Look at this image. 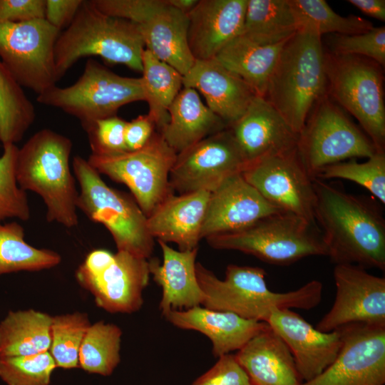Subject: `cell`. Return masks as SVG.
Listing matches in <instances>:
<instances>
[{
  "label": "cell",
  "mask_w": 385,
  "mask_h": 385,
  "mask_svg": "<svg viewBox=\"0 0 385 385\" xmlns=\"http://www.w3.org/2000/svg\"><path fill=\"white\" fill-rule=\"evenodd\" d=\"M205 239L215 249L240 251L277 265H289L311 256H327L317 225L285 212L262 218L242 230Z\"/></svg>",
  "instance_id": "7"
},
{
  "label": "cell",
  "mask_w": 385,
  "mask_h": 385,
  "mask_svg": "<svg viewBox=\"0 0 385 385\" xmlns=\"http://www.w3.org/2000/svg\"><path fill=\"white\" fill-rule=\"evenodd\" d=\"M183 84L200 92L209 108L227 126L242 115L256 96L243 80L216 58L195 60L183 76Z\"/></svg>",
  "instance_id": "22"
},
{
  "label": "cell",
  "mask_w": 385,
  "mask_h": 385,
  "mask_svg": "<svg viewBox=\"0 0 385 385\" xmlns=\"http://www.w3.org/2000/svg\"><path fill=\"white\" fill-rule=\"evenodd\" d=\"M163 252V262L150 259V273L162 287L159 309L163 315L170 310H186L202 304L205 294L196 276L195 259L198 248L180 251L158 241Z\"/></svg>",
  "instance_id": "25"
},
{
  "label": "cell",
  "mask_w": 385,
  "mask_h": 385,
  "mask_svg": "<svg viewBox=\"0 0 385 385\" xmlns=\"http://www.w3.org/2000/svg\"><path fill=\"white\" fill-rule=\"evenodd\" d=\"M195 271L205 294L204 307L247 319L267 322L274 309L309 310L322 300V284L316 279L295 290L275 292L268 288L266 272L259 267L229 265L223 280L200 263H196Z\"/></svg>",
  "instance_id": "2"
},
{
  "label": "cell",
  "mask_w": 385,
  "mask_h": 385,
  "mask_svg": "<svg viewBox=\"0 0 385 385\" xmlns=\"http://www.w3.org/2000/svg\"><path fill=\"white\" fill-rule=\"evenodd\" d=\"M314 220L336 265L385 270V219L376 200L314 178Z\"/></svg>",
  "instance_id": "1"
},
{
  "label": "cell",
  "mask_w": 385,
  "mask_h": 385,
  "mask_svg": "<svg viewBox=\"0 0 385 385\" xmlns=\"http://www.w3.org/2000/svg\"><path fill=\"white\" fill-rule=\"evenodd\" d=\"M155 123L148 113L126 122L125 141L128 151L137 150L145 146L155 132Z\"/></svg>",
  "instance_id": "46"
},
{
  "label": "cell",
  "mask_w": 385,
  "mask_h": 385,
  "mask_svg": "<svg viewBox=\"0 0 385 385\" xmlns=\"http://www.w3.org/2000/svg\"><path fill=\"white\" fill-rule=\"evenodd\" d=\"M247 0H199L188 14V40L195 60L215 58L241 35Z\"/></svg>",
  "instance_id": "21"
},
{
  "label": "cell",
  "mask_w": 385,
  "mask_h": 385,
  "mask_svg": "<svg viewBox=\"0 0 385 385\" xmlns=\"http://www.w3.org/2000/svg\"><path fill=\"white\" fill-rule=\"evenodd\" d=\"M246 164L228 127L177 154L169 175L173 192H212Z\"/></svg>",
  "instance_id": "14"
},
{
  "label": "cell",
  "mask_w": 385,
  "mask_h": 385,
  "mask_svg": "<svg viewBox=\"0 0 385 385\" xmlns=\"http://www.w3.org/2000/svg\"><path fill=\"white\" fill-rule=\"evenodd\" d=\"M52 319L34 309L10 312L0 324V357L49 351Z\"/></svg>",
  "instance_id": "30"
},
{
  "label": "cell",
  "mask_w": 385,
  "mask_h": 385,
  "mask_svg": "<svg viewBox=\"0 0 385 385\" xmlns=\"http://www.w3.org/2000/svg\"><path fill=\"white\" fill-rule=\"evenodd\" d=\"M24 229L17 222L0 223V275L19 271H40L58 265L61 255L38 249L24 240Z\"/></svg>",
  "instance_id": "34"
},
{
  "label": "cell",
  "mask_w": 385,
  "mask_h": 385,
  "mask_svg": "<svg viewBox=\"0 0 385 385\" xmlns=\"http://www.w3.org/2000/svg\"><path fill=\"white\" fill-rule=\"evenodd\" d=\"M144 50V41L136 24L106 15L92 1H83L72 22L60 32L56 41L57 81L80 58L91 56L141 73Z\"/></svg>",
  "instance_id": "4"
},
{
  "label": "cell",
  "mask_w": 385,
  "mask_h": 385,
  "mask_svg": "<svg viewBox=\"0 0 385 385\" xmlns=\"http://www.w3.org/2000/svg\"><path fill=\"white\" fill-rule=\"evenodd\" d=\"M36 118L34 104L0 59V141L22 140Z\"/></svg>",
  "instance_id": "35"
},
{
  "label": "cell",
  "mask_w": 385,
  "mask_h": 385,
  "mask_svg": "<svg viewBox=\"0 0 385 385\" xmlns=\"http://www.w3.org/2000/svg\"><path fill=\"white\" fill-rule=\"evenodd\" d=\"M279 212L282 211L267 201L242 173L235 175L210 192L201 238L242 230Z\"/></svg>",
  "instance_id": "19"
},
{
  "label": "cell",
  "mask_w": 385,
  "mask_h": 385,
  "mask_svg": "<svg viewBox=\"0 0 385 385\" xmlns=\"http://www.w3.org/2000/svg\"><path fill=\"white\" fill-rule=\"evenodd\" d=\"M338 329L342 345L337 357L302 385H384L385 327L350 324Z\"/></svg>",
  "instance_id": "15"
},
{
  "label": "cell",
  "mask_w": 385,
  "mask_h": 385,
  "mask_svg": "<svg viewBox=\"0 0 385 385\" xmlns=\"http://www.w3.org/2000/svg\"><path fill=\"white\" fill-rule=\"evenodd\" d=\"M329 53L339 56H359L385 65V27H374L359 34H332L328 38Z\"/></svg>",
  "instance_id": "41"
},
{
  "label": "cell",
  "mask_w": 385,
  "mask_h": 385,
  "mask_svg": "<svg viewBox=\"0 0 385 385\" xmlns=\"http://www.w3.org/2000/svg\"><path fill=\"white\" fill-rule=\"evenodd\" d=\"M267 323L284 341L303 381L320 374L337 357L342 345L339 329L317 330L291 309H274Z\"/></svg>",
  "instance_id": "17"
},
{
  "label": "cell",
  "mask_w": 385,
  "mask_h": 385,
  "mask_svg": "<svg viewBox=\"0 0 385 385\" xmlns=\"http://www.w3.org/2000/svg\"><path fill=\"white\" fill-rule=\"evenodd\" d=\"M218 358L214 366L192 385H252L235 354H227Z\"/></svg>",
  "instance_id": "44"
},
{
  "label": "cell",
  "mask_w": 385,
  "mask_h": 385,
  "mask_svg": "<svg viewBox=\"0 0 385 385\" xmlns=\"http://www.w3.org/2000/svg\"><path fill=\"white\" fill-rule=\"evenodd\" d=\"M72 148L68 137L41 129L19 148L16 169L19 186L43 200L46 220L68 228L78 223V192L69 164Z\"/></svg>",
  "instance_id": "3"
},
{
  "label": "cell",
  "mask_w": 385,
  "mask_h": 385,
  "mask_svg": "<svg viewBox=\"0 0 385 385\" xmlns=\"http://www.w3.org/2000/svg\"><path fill=\"white\" fill-rule=\"evenodd\" d=\"M168 113V123L160 133L177 153L227 127L191 88L181 89L170 106Z\"/></svg>",
  "instance_id": "27"
},
{
  "label": "cell",
  "mask_w": 385,
  "mask_h": 385,
  "mask_svg": "<svg viewBox=\"0 0 385 385\" xmlns=\"http://www.w3.org/2000/svg\"><path fill=\"white\" fill-rule=\"evenodd\" d=\"M83 0H46L45 19L61 31L73 20Z\"/></svg>",
  "instance_id": "47"
},
{
  "label": "cell",
  "mask_w": 385,
  "mask_h": 385,
  "mask_svg": "<svg viewBox=\"0 0 385 385\" xmlns=\"http://www.w3.org/2000/svg\"><path fill=\"white\" fill-rule=\"evenodd\" d=\"M122 331L101 321L91 324L81 342L78 364L83 370L109 376L120 362Z\"/></svg>",
  "instance_id": "36"
},
{
  "label": "cell",
  "mask_w": 385,
  "mask_h": 385,
  "mask_svg": "<svg viewBox=\"0 0 385 385\" xmlns=\"http://www.w3.org/2000/svg\"><path fill=\"white\" fill-rule=\"evenodd\" d=\"M150 275L148 259L118 251L112 264L102 274L76 279L91 292L99 307L111 313H133L143 304V292Z\"/></svg>",
  "instance_id": "20"
},
{
  "label": "cell",
  "mask_w": 385,
  "mask_h": 385,
  "mask_svg": "<svg viewBox=\"0 0 385 385\" xmlns=\"http://www.w3.org/2000/svg\"><path fill=\"white\" fill-rule=\"evenodd\" d=\"M297 32L288 0H247L241 35L262 45L287 40Z\"/></svg>",
  "instance_id": "31"
},
{
  "label": "cell",
  "mask_w": 385,
  "mask_h": 385,
  "mask_svg": "<svg viewBox=\"0 0 385 385\" xmlns=\"http://www.w3.org/2000/svg\"><path fill=\"white\" fill-rule=\"evenodd\" d=\"M46 0H0V23L45 19Z\"/></svg>",
  "instance_id": "45"
},
{
  "label": "cell",
  "mask_w": 385,
  "mask_h": 385,
  "mask_svg": "<svg viewBox=\"0 0 385 385\" xmlns=\"http://www.w3.org/2000/svg\"><path fill=\"white\" fill-rule=\"evenodd\" d=\"M321 38L297 31L285 41L264 97L298 135L314 106L327 94Z\"/></svg>",
  "instance_id": "5"
},
{
  "label": "cell",
  "mask_w": 385,
  "mask_h": 385,
  "mask_svg": "<svg viewBox=\"0 0 385 385\" xmlns=\"http://www.w3.org/2000/svg\"><path fill=\"white\" fill-rule=\"evenodd\" d=\"M335 299L316 329L330 332L350 324L385 327V278L354 265H336Z\"/></svg>",
  "instance_id": "16"
},
{
  "label": "cell",
  "mask_w": 385,
  "mask_h": 385,
  "mask_svg": "<svg viewBox=\"0 0 385 385\" xmlns=\"http://www.w3.org/2000/svg\"><path fill=\"white\" fill-rule=\"evenodd\" d=\"M165 4L145 23L137 25L145 48L185 75L195 59L188 44V16Z\"/></svg>",
  "instance_id": "28"
},
{
  "label": "cell",
  "mask_w": 385,
  "mask_h": 385,
  "mask_svg": "<svg viewBox=\"0 0 385 385\" xmlns=\"http://www.w3.org/2000/svg\"><path fill=\"white\" fill-rule=\"evenodd\" d=\"M60 32L45 19L0 23V59L21 87L39 95L56 86L54 47Z\"/></svg>",
  "instance_id": "12"
},
{
  "label": "cell",
  "mask_w": 385,
  "mask_h": 385,
  "mask_svg": "<svg viewBox=\"0 0 385 385\" xmlns=\"http://www.w3.org/2000/svg\"><path fill=\"white\" fill-rule=\"evenodd\" d=\"M72 168L80 187L77 209L106 227L118 251L149 258L154 238L149 232L147 217L133 197L109 187L87 159L74 156Z\"/></svg>",
  "instance_id": "6"
},
{
  "label": "cell",
  "mask_w": 385,
  "mask_h": 385,
  "mask_svg": "<svg viewBox=\"0 0 385 385\" xmlns=\"http://www.w3.org/2000/svg\"><path fill=\"white\" fill-rule=\"evenodd\" d=\"M227 127L240 148L246 168L297 148L299 135L267 100L257 95L242 115Z\"/></svg>",
  "instance_id": "18"
},
{
  "label": "cell",
  "mask_w": 385,
  "mask_h": 385,
  "mask_svg": "<svg viewBox=\"0 0 385 385\" xmlns=\"http://www.w3.org/2000/svg\"><path fill=\"white\" fill-rule=\"evenodd\" d=\"M286 41L273 45H262L240 35L227 43L215 58L243 80L256 95L265 97L270 78Z\"/></svg>",
  "instance_id": "29"
},
{
  "label": "cell",
  "mask_w": 385,
  "mask_h": 385,
  "mask_svg": "<svg viewBox=\"0 0 385 385\" xmlns=\"http://www.w3.org/2000/svg\"><path fill=\"white\" fill-rule=\"evenodd\" d=\"M317 179H344L366 188L380 203H385V153L376 152L364 163L355 159L324 168Z\"/></svg>",
  "instance_id": "38"
},
{
  "label": "cell",
  "mask_w": 385,
  "mask_h": 385,
  "mask_svg": "<svg viewBox=\"0 0 385 385\" xmlns=\"http://www.w3.org/2000/svg\"><path fill=\"white\" fill-rule=\"evenodd\" d=\"M348 2L361 12L379 21H385L384 0H349Z\"/></svg>",
  "instance_id": "49"
},
{
  "label": "cell",
  "mask_w": 385,
  "mask_h": 385,
  "mask_svg": "<svg viewBox=\"0 0 385 385\" xmlns=\"http://www.w3.org/2000/svg\"><path fill=\"white\" fill-rule=\"evenodd\" d=\"M210 195L209 191L198 190L169 196L147 217L151 236L176 243L180 251L198 248Z\"/></svg>",
  "instance_id": "23"
},
{
  "label": "cell",
  "mask_w": 385,
  "mask_h": 385,
  "mask_svg": "<svg viewBox=\"0 0 385 385\" xmlns=\"http://www.w3.org/2000/svg\"><path fill=\"white\" fill-rule=\"evenodd\" d=\"M177 154L161 133L155 131L139 150L108 156L91 154L87 160L100 175L125 185L148 217L174 194L169 175Z\"/></svg>",
  "instance_id": "11"
},
{
  "label": "cell",
  "mask_w": 385,
  "mask_h": 385,
  "mask_svg": "<svg viewBox=\"0 0 385 385\" xmlns=\"http://www.w3.org/2000/svg\"><path fill=\"white\" fill-rule=\"evenodd\" d=\"M126 122L114 115L97 120L85 128L91 154L108 156L128 151L125 141Z\"/></svg>",
  "instance_id": "42"
},
{
  "label": "cell",
  "mask_w": 385,
  "mask_h": 385,
  "mask_svg": "<svg viewBox=\"0 0 385 385\" xmlns=\"http://www.w3.org/2000/svg\"><path fill=\"white\" fill-rule=\"evenodd\" d=\"M245 180L278 210L316 225V194L297 148L262 159L242 173Z\"/></svg>",
  "instance_id": "13"
},
{
  "label": "cell",
  "mask_w": 385,
  "mask_h": 385,
  "mask_svg": "<svg viewBox=\"0 0 385 385\" xmlns=\"http://www.w3.org/2000/svg\"><path fill=\"white\" fill-rule=\"evenodd\" d=\"M3 148L0 157V223L9 218L27 221L31 215L27 194L16 180L19 148L9 144Z\"/></svg>",
  "instance_id": "39"
},
{
  "label": "cell",
  "mask_w": 385,
  "mask_h": 385,
  "mask_svg": "<svg viewBox=\"0 0 385 385\" xmlns=\"http://www.w3.org/2000/svg\"><path fill=\"white\" fill-rule=\"evenodd\" d=\"M114 254L98 249L91 252L78 268L76 277H95L102 274L113 262Z\"/></svg>",
  "instance_id": "48"
},
{
  "label": "cell",
  "mask_w": 385,
  "mask_h": 385,
  "mask_svg": "<svg viewBox=\"0 0 385 385\" xmlns=\"http://www.w3.org/2000/svg\"><path fill=\"white\" fill-rule=\"evenodd\" d=\"M297 150L311 178L325 167L377 151L371 140L327 94L314 106L299 133Z\"/></svg>",
  "instance_id": "10"
},
{
  "label": "cell",
  "mask_w": 385,
  "mask_h": 385,
  "mask_svg": "<svg viewBox=\"0 0 385 385\" xmlns=\"http://www.w3.org/2000/svg\"><path fill=\"white\" fill-rule=\"evenodd\" d=\"M141 82L148 114L160 132L169 120L168 109L183 88V78L176 69L145 48L142 56Z\"/></svg>",
  "instance_id": "32"
},
{
  "label": "cell",
  "mask_w": 385,
  "mask_h": 385,
  "mask_svg": "<svg viewBox=\"0 0 385 385\" xmlns=\"http://www.w3.org/2000/svg\"><path fill=\"white\" fill-rule=\"evenodd\" d=\"M103 14L136 25L147 21L165 4V0H92Z\"/></svg>",
  "instance_id": "43"
},
{
  "label": "cell",
  "mask_w": 385,
  "mask_h": 385,
  "mask_svg": "<svg viewBox=\"0 0 385 385\" xmlns=\"http://www.w3.org/2000/svg\"><path fill=\"white\" fill-rule=\"evenodd\" d=\"M86 314L75 312L53 317L51 344L49 352L56 367L71 369L79 366V349L90 327Z\"/></svg>",
  "instance_id": "37"
},
{
  "label": "cell",
  "mask_w": 385,
  "mask_h": 385,
  "mask_svg": "<svg viewBox=\"0 0 385 385\" xmlns=\"http://www.w3.org/2000/svg\"><path fill=\"white\" fill-rule=\"evenodd\" d=\"M166 1L170 6L188 15L196 6L199 0H166Z\"/></svg>",
  "instance_id": "50"
},
{
  "label": "cell",
  "mask_w": 385,
  "mask_h": 385,
  "mask_svg": "<svg viewBox=\"0 0 385 385\" xmlns=\"http://www.w3.org/2000/svg\"><path fill=\"white\" fill-rule=\"evenodd\" d=\"M327 94L359 123L377 152L385 148V105L381 66L359 56L324 51Z\"/></svg>",
  "instance_id": "8"
},
{
  "label": "cell",
  "mask_w": 385,
  "mask_h": 385,
  "mask_svg": "<svg viewBox=\"0 0 385 385\" xmlns=\"http://www.w3.org/2000/svg\"><path fill=\"white\" fill-rule=\"evenodd\" d=\"M297 26L302 31L322 37L333 34L354 35L366 33L374 26L357 16H342L324 0H288Z\"/></svg>",
  "instance_id": "33"
},
{
  "label": "cell",
  "mask_w": 385,
  "mask_h": 385,
  "mask_svg": "<svg viewBox=\"0 0 385 385\" xmlns=\"http://www.w3.org/2000/svg\"><path fill=\"white\" fill-rule=\"evenodd\" d=\"M36 100L74 116L84 129L97 120L116 115L128 103L145 101V96L140 77L118 75L90 58L73 84L64 88L56 85Z\"/></svg>",
  "instance_id": "9"
},
{
  "label": "cell",
  "mask_w": 385,
  "mask_h": 385,
  "mask_svg": "<svg viewBox=\"0 0 385 385\" xmlns=\"http://www.w3.org/2000/svg\"><path fill=\"white\" fill-rule=\"evenodd\" d=\"M56 367L49 351L0 357V377L7 385H48Z\"/></svg>",
  "instance_id": "40"
},
{
  "label": "cell",
  "mask_w": 385,
  "mask_h": 385,
  "mask_svg": "<svg viewBox=\"0 0 385 385\" xmlns=\"http://www.w3.org/2000/svg\"><path fill=\"white\" fill-rule=\"evenodd\" d=\"M235 357L252 385H302L289 348L269 325L249 340Z\"/></svg>",
  "instance_id": "26"
},
{
  "label": "cell",
  "mask_w": 385,
  "mask_h": 385,
  "mask_svg": "<svg viewBox=\"0 0 385 385\" xmlns=\"http://www.w3.org/2000/svg\"><path fill=\"white\" fill-rule=\"evenodd\" d=\"M163 316L178 328L197 331L207 337L216 357L238 351L269 327L265 322L247 319L232 312L200 306L186 310H170Z\"/></svg>",
  "instance_id": "24"
}]
</instances>
